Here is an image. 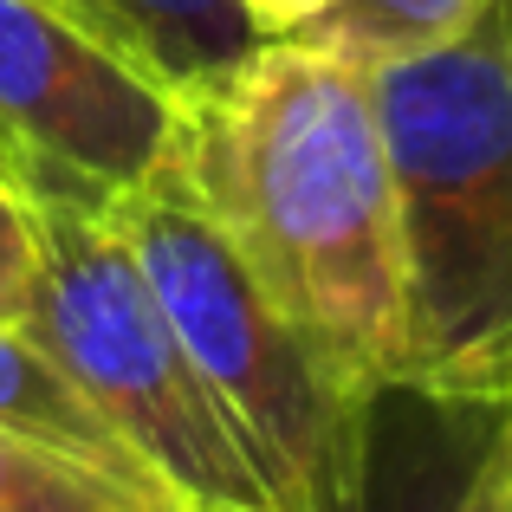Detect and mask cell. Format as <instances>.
I'll list each match as a JSON object with an SVG mask.
<instances>
[{
  "instance_id": "6da1fadb",
  "label": "cell",
  "mask_w": 512,
  "mask_h": 512,
  "mask_svg": "<svg viewBox=\"0 0 512 512\" xmlns=\"http://www.w3.org/2000/svg\"><path fill=\"white\" fill-rule=\"evenodd\" d=\"M175 169L266 292L363 383L402 376V214L363 65L260 39L182 85Z\"/></svg>"
},
{
  "instance_id": "7a4b0ae2",
  "label": "cell",
  "mask_w": 512,
  "mask_h": 512,
  "mask_svg": "<svg viewBox=\"0 0 512 512\" xmlns=\"http://www.w3.org/2000/svg\"><path fill=\"white\" fill-rule=\"evenodd\" d=\"M402 214V376L512 402V0L454 39L370 65Z\"/></svg>"
},
{
  "instance_id": "3957f363",
  "label": "cell",
  "mask_w": 512,
  "mask_h": 512,
  "mask_svg": "<svg viewBox=\"0 0 512 512\" xmlns=\"http://www.w3.org/2000/svg\"><path fill=\"white\" fill-rule=\"evenodd\" d=\"M143 279L175 318L195 370L227 409L247 461L260 467L279 512H357L370 409L383 383L344 370L273 292L253 279L234 240L208 221L188 175L150 169L111 201Z\"/></svg>"
},
{
  "instance_id": "277c9868",
  "label": "cell",
  "mask_w": 512,
  "mask_h": 512,
  "mask_svg": "<svg viewBox=\"0 0 512 512\" xmlns=\"http://www.w3.org/2000/svg\"><path fill=\"white\" fill-rule=\"evenodd\" d=\"M39 273L26 338L46 350L188 512H279L111 208L33 201Z\"/></svg>"
},
{
  "instance_id": "5b68a950",
  "label": "cell",
  "mask_w": 512,
  "mask_h": 512,
  "mask_svg": "<svg viewBox=\"0 0 512 512\" xmlns=\"http://www.w3.org/2000/svg\"><path fill=\"white\" fill-rule=\"evenodd\" d=\"M0 137L33 201L111 208L182 137V85L91 0H0Z\"/></svg>"
},
{
  "instance_id": "8992f818",
  "label": "cell",
  "mask_w": 512,
  "mask_h": 512,
  "mask_svg": "<svg viewBox=\"0 0 512 512\" xmlns=\"http://www.w3.org/2000/svg\"><path fill=\"white\" fill-rule=\"evenodd\" d=\"M357 512H512L506 409L383 383Z\"/></svg>"
},
{
  "instance_id": "52a82bcc",
  "label": "cell",
  "mask_w": 512,
  "mask_h": 512,
  "mask_svg": "<svg viewBox=\"0 0 512 512\" xmlns=\"http://www.w3.org/2000/svg\"><path fill=\"white\" fill-rule=\"evenodd\" d=\"M0 428H13V435H26V441H46V448L98 467V474L124 480V487L169 493L163 480L130 454V441L98 415V402L26 338V325H13V318H0Z\"/></svg>"
},
{
  "instance_id": "ba28073f",
  "label": "cell",
  "mask_w": 512,
  "mask_h": 512,
  "mask_svg": "<svg viewBox=\"0 0 512 512\" xmlns=\"http://www.w3.org/2000/svg\"><path fill=\"white\" fill-rule=\"evenodd\" d=\"M91 7L111 13L175 85L221 72L266 39L240 0H91Z\"/></svg>"
},
{
  "instance_id": "9c48e42d",
  "label": "cell",
  "mask_w": 512,
  "mask_h": 512,
  "mask_svg": "<svg viewBox=\"0 0 512 512\" xmlns=\"http://www.w3.org/2000/svg\"><path fill=\"white\" fill-rule=\"evenodd\" d=\"M487 0H331L312 20H299L286 39H305L318 52H338L350 65H389L409 59V52H428L441 39H454Z\"/></svg>"
},
{
  "instance_id": "30bf717a",
  "label": "cell",
  "mask_w": 512,
  "mask_h": 512,
  "mask_svg": "<svg viewBox=\"0 0 512 512\" xmlns=\"http://www.w3.org/2000/svg\"><path fill=\"white\" fill-rule=\"evenodd\" d=\"M0 512H188L169 493H143L72 454L0 428Z\"/></svg>"
},
{
  "instance_id": "8fae6325",
  "label": "cell",
  "mask_w": 512,
  "mask_h": 512,
  "mask_svg": "<svg viewBox=\"0 0 512 512\" xmlns=\"http://www.w3.org/2000/svg\"><path fill=\"white\" fill-rule=\"evenodd\" d=\"M33 273H39V214H33V195L0 175V318L20 325L26 292H33Z\"/></svg>"
},
{
  "instance_id": "7c38bea8",
  "label": "cell",
  "mask_w": 512,
  "mask_h": 512,
  "mask_svg": "<svg viewBox=\"0 0 512 512\" xmlns=\"http://www.w3.org/2000/svg\"><path fill=\"white\" fill-rule=\"evenodd\" d=\"M240 7H247V13H253V26L273 39V33H292L299 20H312V13H318V7H331V0H240Z\"/></svg>"
},
{
  "instance_id": "4fadbf2b",
  "label": "cell",
  "mask_w": 512,
  "mask_h": 512,
  "mask_svg": "<svg viewBox=\"0 0 512 512\" xmlns=\"http://www.w3.org/2000/svg\"><path fill=\"white\" fill-rule=\"evenodd\" d=\"M0 175H7L13 188H26V175H20V163H13V150H7V137H0Z\"/></svg>"
},
{
  "instance_id": "5bb4252c",
  "label": "cell",
  "mask_w": 512,
  "mask_h": 512,
  "mask_svg": "<svg viewBox=\"0 0 512 512\" xmlns=\"http://www.w3.org/2000/svg\"><path fill=\"white\" fill-rule=\"evenodd\" d=\"M506 480H512V402H506Z\"/></svg>"
}]
</instances>
